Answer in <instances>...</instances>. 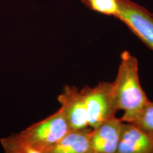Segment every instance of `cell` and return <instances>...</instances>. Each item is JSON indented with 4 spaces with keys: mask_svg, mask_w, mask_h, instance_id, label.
I'll use <instances>...</instances> for the list:
<instances>
[{
    "mask_svg": "<svg viewBox=\"0 0 153 153\" xmlns=\"http://www.w3.org/2000/svg\"><path fill=\"white\" fill-rule=\"evenodd\" d=\"M116 153H153V139L133 124L123 122Z\"/></svg>",
    "mask_w": 153,
    "mask_h": 153,
    "instance_id": "obj_7",
    "label": "cell"
},
{
    "mask_svg": "<svg viewBox=\"0 0 153 153\" xmlns=\"http://www.w3.org/2000/svg\"><path fill=\"white\" fill-rule=\"evenodd\" d=\"M80 91L85 100L88 123L91 128L116 116L118 108L113 94L112 82H100L93 87L85 86Z\"/></svg>",
    "mask_w": 153,
    "mask_h": 153,
    "instance_id": "obj_3",
    "label": "cell"
},
{
    "mask_svg": "<svg viewBox=\"0 0 153 153\" xmlns=\"http://www.w3.org/2000/svg\"><path fill=\"white\" fill-rule=\"evenodd\" d=\"M87 8L105 16L117 19L120 12L119 0H80Z\"/></svg>",
    "mask_w": 153,
    "mask_h": 153,
    "instance_id": "obj_9",
    "label": "cell"
},
{
    "mask_svg": "<svg viewBox=\"0 0 153 153\" xmlns=\"http://www.w3.org/2000/svg\"><path fill=\"white\" fill-rule=\"evenodd\" d=\"M123 122L113 116L92 128L90 137L91 153H116Z\"/></svg>",
    "mask_w": 153,
    "mask_h": 153,
    "instance_id": "obj_6",
    "label": "cell"
},
{
    "mask_svg": "<svg viewBox=\"0 0 153 153\" xmlns=\"http://www.w3.org/2000/svg\"><path fill=\"white\" fill-rule=\"evenodd\" d=\"M117 19L124 23L134 35L153 51V14L131 0H119Z\"/></svg>",
    "mask_w": 153,
    "mask_h": 153,
    "instance_id": "obj_4",
    "label": "cell"
},
{
    "mask_svg": "<svg viewBox=\"0 0 153 153\" xmlns=\"http://www.w3.org/2000/svg\"><path fill=\"white\" fill-rule=\"evenodd\" d=\"M70 131L62 109L57 111L45 119L33 123L19 133L38 153H47Z\"/></svg>",
    "mask_w": 153,
    "mask_h": 153,
    "instance_id": "obj_2",
    "label": "cell"
},
{
    "mask_svg": "<svg viewBox=\"0 0 153 153\" xmlns=\"http://www.w3.org/2000/svg\"><path fill=\"white\" fill-rule=\"evenodd\" d=\"M92 128L70 130L47 153H91L90 137Z\"/></svg>",
    "mask_w": 153,
    "mask_h": 153,
    "instance_id": "obj_8",
    "label": "cell"
},
{
    "mask_svg": "<svg viewBox=\"0 0 153 153\" xmlns=\"http://www.w3.org/2000/svg\"><path fill=\"white\" fill-rule=\"evenodd\" d=\"M70 130L89 127L85 100L80 89L74 86L65 85L57 97Z\"/></svg>",
    "mask_w": 153,
    "mask_h": 153,
    "instance_id": "obj_5",
    "label": "cell"
},
{
    "mask_svg": "<svg viewBox=\"0 0 153 153\" xmlns=\"http://www.w3.org/2000/svg\"><path fill=\"white\" fill-rule=\"evenodd\" d=\"M130 123L133 124L153 139V101L149 100Z\"/></svg>",
    "mask_w": 153,
    "mask_h": 153,
    "instance_id": "obj_11",
    "label": "cell"
},
{
    "mask_svg": "<svg viewBox=\"0 0 153 153\" xmlns=\"http://www.w3.org/2000/svg\"><path fill=\"white\" fill-rule=\"evenodd\" d=\"M113 94L118 111H123L120 120L130 123L144 108L149 99L141 87L138 60L128 51L120 54L117 75L112 82Z\"/></svg>",
    "mask_w": 153,
    "mask_h": 153,
    "instance_id": "obj_1",
    "label": "cell"
},
{
    "mask_svg": "<svg viewBox=\"0 0 153 153\" xmlns=\"http://www.w3.org/2000/svg\"><path fill=\"white\" fill-rule=\"evenodd\" d=\"M5 152L9 153H38V151L20 133L1 140Z\"/></svg>",
    "mask_w": 153,
    "mask_h": 153,
    "instance_id": "obj_10",
    "label": "cell"
}]
</instances>
